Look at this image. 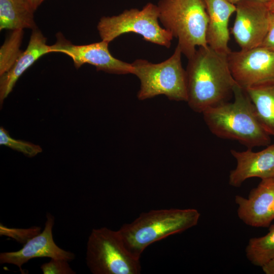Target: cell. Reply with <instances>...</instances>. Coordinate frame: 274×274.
<instances>
[{
    "instance_id": "obj_1",
    "label": "cell",
    "mask_w": 274,
    "mask_h": 274,
    "mask_svg": "<svg viewBox=\"0 0 274 274\" xmlns=\"http://www.w3.org/2000/svg\"><path fill=\"white\" fill-rule=\"evenodd\" d=\"M187 87L189 107L197 113L222 102L233 95L237 84L228 63L227 55L209 46L198 47L188 59Z\"/></svg>"
},
{
    "instance_id": "obj_2",
    "label": "cell",
    "mask_w": 274,
    "mask_h": 274,
    "mask_svg": "<svg viewBox=\"0 0 274 274\" xmlns=\"http://www.w3.org/2000/svg\"><path fill=\"white\" fill-rule=\"evenodd\" d=\"M233 96L232 102H222L202 113L210 131L218 138L237 141L248 148L270 145V135L261 125L245 89L237 84Z\"/></svg>"
},
{
    "instance_id": "obj_3",
    "label": "cell",
    "mask_w": 274,
    "mask_h": 274,
    "mask_svg": "<svg viewBox=\"0 0 274 274\" xmlns=\"http://www.w3.org/2000/svg\"><path fill=\"white\" fill-rule=\"evenodd\" d=\"M200 214L194 209L152 210L142 213L118 230L124 245L134 257L140 259L152 244L196 226Z\"/></svg>"
},
{
    "instance_id": "obj_4",
    "label": "cell",
    "mask_w": 274,
    "mask_h": 274,
    "mask_svg": "<svg viewBox=\"0 0 274 274\" xmlns=\"http://www.w3.org/2000/svg\"><path fill=\"white\" fill-rule=\"evenodd\" d=\"M159 20L178 40V46L188 59L196 47H208V16L203 0H160Z\"/></svg>"
},
{
    "instance_id": "obj_5",
    "label": "cell",
    "mask_w": 274,
    "mask_h": 274,
    "mask_svg": "<svg viewBox=\"0 0 274 274\" xmlns=\"http://www.w3.org/2000/svg\"><path fill=\"white\" fill-rule=\"evenodd\" d=\"M182 54L177 45L172 55L161 62L138 59L131 63V74L140 81L137 94L139 100L164 95L171 100L187 101V75L182 64Z\"/></svg>"
},
{
    "instance_id": "obj_6",
    "label": "cell",
    "mask_w": 274,
    "mask_h": 274,
    "mask_svg": "<svg viewBox=\"0 0 274 274\" xmlns=\"http://www.w3.org/2000/svg\"><path fill=\"white\" fill-rule=\"evenodd\" d=\"M86 262L93 274H139L140 259L125 248L118 231L94 228L88 238Z\"/></svg>"
},
{
    "instance_id": "obj_7",
    "label": "cell",
    "mask_w": 274,
    "mask_h": 274,
    "mask_svg": "<svg viewBox=\"0 0 274 274\" xmlns=\"http://www.w3.org/2000/svg\"><path fill=\"white\" fill-rule=\"evenodd\" d=\"M101 40L108 43L127 32H134L144 40L169 48L172 34L159 23L158 6L147 4L142 10L131 9L112 16L101 17L97 25Z\"/></svg>"
},
{
    "instance_id": "obj_8",
    "label": "cell",
    "mask_w": 274,
    "mask_h": 274,
    "mask_svg": "<svg viewBox=\"0 0 274 274\" xmlns=\"http://www.w3.org/2000/svg\"><path fill=\"white\" fill-rule=\"evenodd\" d=\"M227 59L234 79L243 89L274 83V50L259 46L231 51Z\"/></svg>"
},
{
    "instance_id": "obj_9",
    "label": "cell",
    "mask_w": 274,
    "mask_h": 274,
    "mask_svg": "<svg viewBox=\"0 0 274 274\" xmlns=\"http://www.w3.org/2000/svg\"><path fill=\"white\" fill-rule=\"evenodd\" d=\"M56 38L55 43L49 46L50 53L59 52L70 56L76 68L83 64H89L94 66L97 71L107 73L118 75L132 73L131 64L115 58L109 50V43L106 41L101 40L89 44L77 45L67 40L61 32L56 33Z\"/></svg>"
},
{
    "instance_id": "obj_10",
    "label": "cell",
    "mask_w": 274,
    "mask_h": 274,
    "mask_svg": "<svg viewBox=\"0 0 274 274\" xmlns=\"http://www.w3.org/2000/svg\"><path fill=\"white\" fill-rule=\"evenodd\" d=\"M231 33L241 50L260 46L268 31L270 11L266 3L245 0L236 5Z\"/></svg>"
},
{
    "instance_id": "obj_11",
    "label": "cell",
    "mask_w": 274,
    "mask_h": 274,
    "mask_svg": "<svg viewBox=\"0 0 274 274\" xmlns=\"http://www.w3.org/2000/svg\"><path fill=\"white\" fill-rule=\"evenodd\" d=\"M46 219L42 232L29 239L21 249L1 253L0 263L15 265L23 272L22 265L35 258L62 259L68 262L73 260L76 257L75 254L60 248L53 240L52 229L54 217L48 213Z\"/></svg>"
},
{
    "instance_id": "obj_12",
    "label": "cell",
    "mask_w": 274,
    "mask_h": 274,
    "mask_svg": "<svg viewBox=\"0 0 274 274\" xmlns=\"http://www.w3.org/2000/svg\"><path fill=\"white\" fill-rule=\"evenodd\" d=\"M238 218L254 227H269L274 220V178L261 180L248 198L236 195Z\"/></svg>"
},
{
    "instance_id": "obj_13",
    "label": "cell",
    "mask_w": 274,
    "mask_h": 274,
    "mask_svg": "<svg viewBox=\"0 0 274 274\" xmlns=\"http://www.w3.org/2000/svg\"><path fill=\"white\" fill-rule=\"evenodd\" d=\"M230 152L237 164L236 167L230 172V185L239 187L245 180L251 178L261 180L274 178V144L258 152L248 148L244 151L231 150Z\"/></svg>"
},
{
    "instance_id": "obj_14",
    "label": "cell",
    "mask_w": 274,
    "mask_h": 274,
    "mask_svg": "<svg viewBox=\"0 0 274 274\" xmlns=\"http://www.w3.org/2000/svg\"><path fill=\"white\" fill-rule=\"evenodd\" d=\"M208 16L206 39L215 51L228 55L230 33L229 20L235 12L236 6L227 0H203Z\"/></svg>"
},
{
    "instance_id": "obj_15",
    "label": "cell",
    "mask_w": 274,
    "mask_h": 274,
    "mask_svg": "<svg viewBox=\"0 0 274 274\" xmlns=\"http://www.w3.org/2000/svg\"><path fill=\"white\" fill-rule=\"evenodd\" d=\"M49 46L47 38L39 29L32 30L26 49L8 72L0 76V104L12 92L20 76L42 56L48 54Z\"/></svg>"
},
{
    "instance_id": "obj_16",
    "label": "cell",
    "mask_w": 274,
    "mask_h": 274,
    "mask_svg": "<svg viewBox=\"0 0 274 274\" xmlns=\"http://www.w3.org/2000/svg\"><path fill=\"white\" fill-rule=\"evenodd\" d=\"M35 11L27 0H0V30L37 28Z\"/></svg>"
},
{
    "instance_id": "obj_17",
    "label": "cell",
    "mask_w": 274,
    "mask_h": 274,
    "mask_svg": "<svg viewBox=\"0 0 274 274\" xmlns=\"http://www.w3.org/2000/svg\"><path fill=\"white\" fill-rule=\"evenodd\" d=\"M245 90L262 127L269 135L274 136V83L250 87Z\"/></svg>"
},
{
    "instance_id": "obj_18",
    "label": "cell",
    "mask_w": 274,
    "mask_h": 274,
    "mask_svg": "<svg viewBox=\"0 0 274 274\" xmlns=\"http://www.w3.org/2000/svg\"><path fill=\"white\" fill-rule=\"evenodd\" d=\"M246 256L252 264L261 267L274 258V224L269 226L266 234L250 239Z\"/></svg>"
},
{
    "instance_id": "obj_19",
    "label": "cell",
    "mask_w": 274,
    "mask_h": 274,
    "mask_svg": "<svg viewBox=\"0 0 274 274\" xmlns=\"http://www.w3.org/2000/svg\"><path fill=\"white\" fill-rule=\"evenodd\" d=\"M23 34V30H12L1 46L0 76L11 69L22 53L20 46Z\"/></svg>"
},
{
    "instance_id": "obj_20",
    "label": "cell",
    "mask_w": 274,
    "mask_h": 274,
    "mask_svg": "<svg viewBox=\"0 0 274 274\" xmlns=\"http://www.w3.org/2000/svg\"><path fill=\"white\" fill-rule=\"evenodd\" d=\"M0 144L21 152L28 157H33L42 152L39 145L12 138L3 126L0 127Z\"/></svg>"
},
{
    "instance_id": "obj_21",
    "label": "cell",
    "mask_w": 274,
    "mask_h": 274,
    "mask_svg": "<svg viewBox=\"0 0 274 274\" xmlns=\"http://www.w3.org/2000/svg\"><path fill=\"white\" fill-rule=\"evenodd\" d=\"M1 235L11 237L19 243L25 244L29 239L40 232V227H31L27 229L9 228L2 223L0 226Z\"/></svg>"
},
{
    "instance_id": "obj_22",
    "label": "cell",
    "mask_w": 274,
    "mask_h": 274,
    "mask_svg": "<svg viewBox=\"0 0 274 274\" xmlns=\"http://www.w3.org/2000/svg\"><path fill=\"white\" fill-rule=\"evenodd\" d=\"M40 268L44 274H75L76 272L70 267L68 261L62 259L51 258L42 264Z\"/></svg>"
},
{
    "instance_id": "obj_23",
    "label": "cell",
    "mask_w": 274,
    "mask_h": 274,
    "mask_svg": "<svg viewBox=\"0 0 274 274\" xmlns=\"http://www.w3.org/2000/svg\"><path fill=\"white\" fill-rule=\"evenodd\" d=\"M260 46H263L274 50V12L270 11L268 31Z\"/></svg>"
},
{
    "instance_id": "obj_24",
    "label": "cell",
    "mask_w": 274,
    "mask_h": 274,
    "mask_svg": "<svg viewBox=\"0 0 274 274\" xmlns=\"http://www.w3.org/2000/svg\"><path fill=\"white\" fill-rule=\"evenodd\" d=\"M261 268L266 274H274V258L262 266Z\"/></svg>"
},
{
    "instance_id": "obj_25",
    "label": "cell",
    "mask_w": 274,
    "mask_h": 274,
    "mask_svg": "<svg viewBox=\"0 0 274 274\" xmlns=\"http://www.w3.org/2000/svg\"><path fill=\"white\" fill-rule=\"evenodd\" d=\"M227 1H228L229 2H230L231 3L233 4L236 5L238 2L243 1H245V0H227ZM252 1H259V2L267 3L273 0H252Z\"/></svg>"
},
{
    "instance_id": "obj_26",
    "label": "cell",
    "mask_w": 274,
    "mask_h": 274,
    "mask_svg": "<svg viewBox=\"0 0 274 274\" xmlns=\"http://www.w3.org/2000/svg\"><path fill=\"white\" fill-rule=\"evenodd\" d=\"M30 4L32 8L36 10L38 7V0H27Z\"/></svg>"
},
{
    "instance_id": "obj_27",
    "label": "cell",
    "mask_w": 274,
    "mask_h": 274,
    "mask_svg": "<svg viewBox=\"0 0 274 274\" xmlns=\"http://www.w3.org/2000/svg\"><path fill=\"white\" fill-rule=\"evenodd\" d=\"M270 11L274 12V0L266 3Z\"/></svg>"
},
{
    "instance_id": "obj_28",
    "label": "cell",
    "mask_w": 274,
    "mask_h": 274,
    "mask_svg": "<svg viewBox=\"0 0 274 274\" xmlns=\"http://www.w3.org/2000/svg\"><path fill=\"white\" fill-rule=\"evenodd\" d=\"M44 0H38V7L43 2Z\"/></svg>"
}]
</instances>
